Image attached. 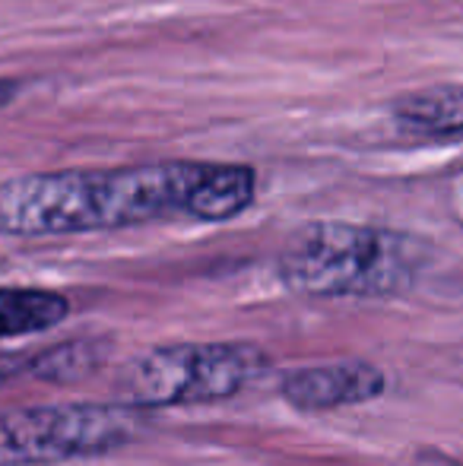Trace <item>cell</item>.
<instances>
[{"label":"cell","instance_id":"277c9868","mask_svg":"<svg viewBox=\"0 0 463 466\" xmlns=\"http://www.w3.org/2000/svg\"><path fill=\"white\" fill-rule=\"evenodd\" d=\"M264 369V356L251 346L194 343L156 350L130 369L127 397L136 406L206 403L238 393Z\"/></svg>","mask_w":463,"mask_h":466},{"label":"cell","instance_id":"3957f363","mask_svg":"<svg viewBox=\"0 0 463 466\" xmlns=\"http://www.w3.org/2000/svg\"><path fill=\"white\" fill-rule=\"evenodd\" d=\"M136 435V416L124 406L67 403L32 406L0 416V463H55L106 454Z\"/></svg>","mask_w":463,"mask_h":466},{"label":"cell","instance_id":"7a4b0ae2","mask_svg":"<svg viewBox=\"0 0 463 466\" xmlns=\"http://www.w3.org/2000/svg\"><path fill=\"white\" fill-rule=\"evenodd\" d=\"M283 279L308 295H394L416 279V241L349 222H315L286 245Z\"/></svg>","mask_w":463,"mask_h":466},{"label":"cell","instance_id":"ba28073f","mask_svg":"<svg viewBox=\"0 0 463 466\" xmlns=\"http://www.w3.org/2000/svg\"><path fill=\"white\" fill-rule=\"evenodd\" d=\"M394 117L419 134H463V89L432 86L394 102Z\"/></svg>","mask_w":463,"mask_h":466},{"label":"cell","instance_id":"8992f818","mask_svg":"<svg viewBox=\"0 0 463 466\" xmlns=\"http://www.w3.org/2000/svg\"><path fill=\"white\" fill-rule=\"evenodd\" d=\"M254 200V172L245 166H213L204 162L187 213L197 219H229Z\"/></svg>","mask_w":463,"mask_h":466},{"label":"cell","instance_id":"5b68a950","mask_svg":"<svg viewBox=\"0 0 463 466\" xmlns=\"http://www.w3.org/2000/svg\"><path fill=\"white\" fill-rule=\"evenodd\" d=\"M384 390V378L365 362H340L302 369L283 380V393L289 403L302 410H330V406L362 403Z\"/></svg>","mask_w":463,"mask_h":466},{"label":"cell","instance_id":"6da1fadb","mask_svg":"<svg viewBox=\"0 0 463 466\" xmlns=\"http://www.w3.org/2000/svg\"><path fill=\"white\" fill-rule=\"evenodd\" d=\"M204 162L25 175L0 185V232L70 235L187 213Z\"/></svg>","mask_w":463,"mask_h":466},{"label":"cell","instance_id":"9c48e42d","mask_svg":"<svg viewBox=\"0 0 463 466\" xmlns=\"http://www.w3.org/2000/svg\"><path fill=\"white\" fill-rule=\"evenodd\" d=\"M13 93H16V86H13V83H0V105H4Z\"/></svg>","mask_w":463,"mask_h":466},{"label":"cell","instance_id":"52a82bcc","mask_svg":"<svg viewBox=\"0 0 463 466\" xmlns=\"http://www.w3.org/2000/svg\"><path fill=\"white\" fill-rule=\"evenodd\" d=\"M67 318V299L48 289H0V339L51 330Z\"/></svg>","mask_w":463,"mask_h":466}]
</instances>
